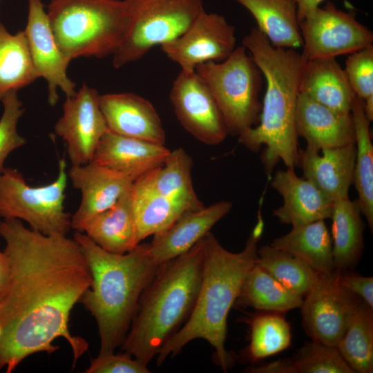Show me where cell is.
Here are the masks:
<instances>
[{
  "label": "cell",
  "instance_id": "cell-14",
  "mask_svg": "<svg viewBox=\"0 0 373 373\" xmlns=\"http://www.w3.org/2000/svg\"><path fill=\"white\" fill-rule=\"evenodd\" d=\"M108 131L99 106V95L86 84L73 96L66 97L63 114L55 125L56 135L66 143L72 165L90 162Z\"/></svg>",
  "mask_w": 373,
  "mask_h": 373
},
{
  "label": "cell",
  "instance_id": "cell-27",
  "mask_svg": "<svg viewBox=\"0 0 373 373\" xmlns=\"http://www.w3.org/2000/svg\"><path fill=\"white\" fill-rule=\"evenodd\" d=\"M191 157L180 147L171 153L162 166L142 176L155 192L169 199L184 211H194L204 206L193 189Z\"/></svg>",
  "mask_w": 373,
  "mask_h": 373
},
{
  "label": "cell",
  "instance_id": "cell-44",
  "mask_svg": "<svg viewBox=\"0 0 373 373\" xmlns=\"http://www.w3.org/2000/svg\"><path fill=\"white\" fill-rule=\"evenodd\" d=\"M1 334H2V329H1V326H0V338H1Z\"/></svg>",
  "mask_w": 373,
  "mask_h": 373
},
{
  "label": "cell",
  "instance_id": "cell-6",
  "mask_svg": "<svg viewBox=\"0 0 373 373\" xmlns=\"http://www.w3.org/2000/svg\"><path fill=\"white\" fill-rule=\"evenodd\" d=\"M47 15L57 44L69 61L113 55L131 21L126 0H52Z\"/></svg>",
  "mask_w": 373,
  "mask_h": 373
},
{
  "label": "cell",
  "instance_id": "cell-17",
  "mask_svg": "<svg viewBox=\"0 0 373 373\" xmlns=\"http://www.w3.org/2000/svg\"><path fill=\"white\" fill-rule=\"evenodd\" d=\"M99 106L110 131L164 145L162 123L149 100L133 93H109L99 95Z\"/></svg>",
  "mask_w": 373,
  "mask_h": 373
},
{
  "label": "cell",
  "instance_id": "cell-12",
  "mask_svg": "<svg viewBox=\"0 0 373 373\" xmlns=\"http://www.w3.org/2000/svg\"><path fill=\"white\" fill-rule=\"evenodd\" d=\"M169 99L177 119L196 140L207 145L222 142L228 135L219 107L195 70H180Z\"/></svg>",
  "mask_w": 373,
  "mask_h": 373
},
{
  "label": "cell",
  "instance_id": "cell-11",
  "mask_svg": "<svg viewBox=\"0 0 373 373\" xmlns=\"http://www.w3.org/2000/svg\"><path fill=\"white\" fill-rule=\"evenodd\" d=\"M339 274H318L303 300V326L312 341L336 347L362 300L344 288Z\"/></svg>",
  "mask_w": 373,
  "mask_h": 373
},
{
  "label": "cell",
  "instance_id": "cell-34",
  "mask_svg": "<svg viewBox=\"0 0 373 373\" xmlns=\"http://www.w3.org/2000/svg\"><path fill=\"white\" fill-rule=\"evenodd\" d=\"M336 348L354 373L373 372V308L363 300Z\"/></svg>",
  "mask_w": 373,
  "mask_h": 373
},
{
  "label": "cell",
  "instance_id": "cell-8",
  "mask_svg": "<svg viewBox=\"0 0 373 373\" xmlns=\"http://www.w3.org/2000/svg\"><path fill=\"white\" fill-rule=\"evenodd\" d=\"M67 180L64 157L57 178L44 186L28 185L21 172L5 167L0 173V218L25 221L45 235H66L71 228V215L64 207Z\"/></svg>",
  "mask_w": 373,
  "mask_h": 373
},
{
  "label": "cell",
  "instance_id": "cell-36",
  "mask_svg": "<svg viewBox=\"0 0 373 373\" xmlns=\"http://www.w3.org/2000/svg\"><path fill=\"white\" fill-rule=\"evenodd\" d=\"M247 355L252 362L274 355L291 344L290 327L280 313L265 312L252 316Z\"/></svg>",
  "mask_w": 373,
  "mask_h": 373
},
{
  "label": "cell",
  "instance_id": "cell-2",
  "mask_svg": "<svg viewBox=\"0 0 373 373\" xmlns=\"http://www.w3.org/2000/svg\"><path fill=\"white\" fill-rule=\"evenodd\" d=\"M265 223L259 214L258 221L238 253L226 249L210 231L204 237L202 277L193 309L183 326L171 337L157 354V365L173 357L190 341L202 338L215 349L218 365L227 372L233 357L225 348L227 322L243 280L258 260V242Z\"/></svg>",
  "mask_w": 373,
  "mask_h": 373
},
{
  "label": "cell",
  "instance_id": "cell-33",
  "mask_svg": "<svg viewBox=\"0 0 373 373\" xmlns=\"http://www.w3.org/2000/svg\"><path fill=\"white\" fill-rule=\"evenodd\" d=\"M252 373H354L336 348L314 341L291 358L249 367Z\"/></svg>",
  "mask_w": 373,
  "mask_h": 373
},
{
  "label": "cell",
  "instance_id": "cell-1",
  "mask_svg": "<svg viewBox=\"0 0 373 373\" xmlns=\"http://www.w3.org/2000/svg\"><path fill=\"white\" fill-rule=\"evenodd\" d=\"M9 277L0 295V370L12 372L24 359L59 349L66 340L73 365L88 350L69 329L71 311L91 285L92 276L77 242L66 235H45L18 219L0 221Z\"/></svg>",
  "mask_w": 373,
  "mask_h": 373
},
{
  "label": "cell",
  "instance_id": "cell-9",
  "mask_svg": "<svg viewBox=\"0 0 373 373\" xmlns=\"http://www.w3.org/2000/svg\"><path fill=\"white\" fill-rule=\"evenodd\" d=\"M131 21L128 33L113 55L120 68L142 58L155 46L181 36L204 10L202 0H126Z\"/></svg>",
  "mask_w": 373,
  "mask_h": 373
},
{
  "label": "cell",
  "instance_id": "cell-41",
  "mask_svg": "<svg viewBox=\"0 0 373 373\" xmlns=\"http://www.w3.org/2000/svg\"><path fill=\"white\" fill-rule=\"evenodd\" d=\"M297 6L298 21H301L310 12L320 6L325 0H294Z\"/></svg>",
  "mask_w": 373,
  "mask_h": 373
},
{
  "label": "cell",
  "instance_id": "cell-24",
  "mask_svg": "<svg viewBox=\"0 0 373 373\" xmlns=\"http://www.w3.org/2000/svg\"><path fill=\"white\" fill-rule=\"evenodd\" d=\"M82 233L111 253L124 254L134 249L140 241L133 209L131 189L111 207L91 219Z\"/></svg>",
  "mask_w": 373,
  "mask_h": 373
},
{
  "label": "cell",
  "instance_id": "cell-19",
  "mask_svg": "<svg viewBox=\"0 0 373 373\" xmlns=\"http://www.w3.org/2000/svg\"><path fill=\"white\" fill-rule=\"evenodd\" d=\"M355 157V144L321 150L307 146L299 149L297 165L302 169L303 178L334 202L349 198Z\"/></svg>",
  "mask_w": 373,
  "mask_h": 373
},
{
  "label": "cell",
  "instance_id": "cell-38",
  "mask_svg": "<svg viewBox=\"0 0 373 373\" xmlns=\"http://www.w3.org/2000/svg\"><path fill=\"white\" fill-rule=\"evenodd\" d=\"M344 70L356 96L373 95V46L350 54Z\"/></svg>",
  "mask_w": 373,
  "mask_h": 373
},
{
  "label": "cell",
  "instance_id": "cell-40",
  "mask_svg": "<svg viewBox=\"0 0 373 373\" xmlns=\"http://www.w3.org/2000/svg\"><path fill=\"white\" fill-rule=\"evenodd\" d=\"M340 284L373 308V278L339 274Z\"/></svg>",
  "mask_w": 373,
  "mask_h": 373
},
{
  "label": "cell",
  "instance_id": "cell-5",
  "mask_svg": "<svg viewBox=\"0 0 373 373\" xmlns=\"http://www.w3.org/2000/svg\"><path fill=\"white\" fill-rule=\"evenodd\" d=\"M204 238L183 254L160 265L142 292L120 347L147 365L186 322L200 287Z\"/></svg>",
  "mask_w": 373,
  "mask_h": 373
},
{
  "label": "cell",
  "instance_id": "cell-42",
  "mask_svg": "<svg viewBox=\"0 0 373 373\" xmlns=\"http://www.w3.org/2000/svg\"><path fill=\"white\" fill-rule=\"evenodd\" d=\"M1 237V235H0ZM9 277V265L7 258L0 249V295L7 285Z\"/></svg>",
  "mask_w": 373,
  "mask_h": 373
},
{
  "label": "cell",
  "instance_id": "cell-26",
  "mask_svg": "<svg viewBox=\"0 0 373 373\" xmlns=\"http://www.w3.org/2000/svg\"><path fill=\"white\" fill-rule=\"evenodd\" d=\"M255 19L257 28L278 48L296 49L303 39L294 0H233Z\"/></svg>",
  "mask_w": 373,
  "mask_h": 373
},
{
  "label": "cell",
  "instance_id": "cell-7",
  "mask_svg": "<svg viewBox=\"0 0 373 373\" xmlns=\"http://www.w3.org/2000/svg\"><path fill=\"white\" fill-rule=\"evenodd\" d=\"M195 70L213 96L228 134L238 137L258 124L262 73L243 46L224 61L204 62Z\"/></svg>",
  "mask_w": 373,
  "mask_h": 373
},
{
  "label": "cell",
  "instance_id": "cell-15",
  "mask_svg": "<svg viewBox=\"0 0 373 373\" xmlns=\"http://www.w3.org/2000/svg\"><path fill=\"white\" fill-rule=\"evenodd\" d=\"M35 69L48 82V101L54 106L59 99L57 88L66 97L73 96L76 84L67 75L69 61L55 41L47 13L41 0H28V16L23 30Z\"/></svg>",
  "mask_w": 373,
  "mask_h": 373
},
{
  "label": "cell",
  "instance_id": "cell-39",
  "mask_svg": "<svg viewBox=\"0 0 373 373\" xmlns=\"http://www.w3.org/2000/svg\"><path fill=\"white\" fill-rule=\"evenodd\" d=\"M86 373H149L147 365L124 352L99 354L91 361Z\"/></svg>",
  "mask_w": 373,
  "mask_h": 373
},
{
  "label": "cell",
  "instance_id": "cell-35",
  "mask_svg": "<svg viewBox=\"0 0 373 373\" xmlns=\"http://www.w3.org/2000/svg\"><path fill=\"white\" fill-rule=\"evenodd\" d=\"M256 263L284 287L303 297L318 277V274L305 262L271 245L258 249Z\"/></svg>",
  "mask_w": 373,
  "mask_h": 373
},
{
  "label": "cell",
  "instance_id": "cell-20",
  "mask_svg": "<svg viewBox=\"0 0 373 373\" xmlns=\"http://www.w3.org/2000/svg\"><path fill=\"white\" fill-rule=\"evenodd\" d=\"M271 186L283 199V204L273 212L280 222L294 227L331 218L334 202L312 182L298 177L294 168L277 171Z\"/></svg>",
  "mask_w": 373,
  "mask_h": 373
},
{
  "label": "cell",
  "instance_id": "cell-37",
  "mask_svg": "<svg viewBox=\"0 0 373 373\" xmlns=\"http://www.w3.org/2000/svg\"><path fill=\"white\" fill-rule=\"evenodd\" d=\"M1 101L3 111L0 119V173L5 168L4 162L8 155L26 143L17 130L19 119L24 111L17 91L8 93Z\"/></svg>",
  "mask_w": 373,
  "mask_h": 373
},
{
  "label": "cell",
  "instance_id": "cell-21",
  "mask_svg": "<svg viewBox=\"0 0 373 373\" xmlns=\"http://www.w3.org/2000/svg\"><path fill=\"white\" fill-rule=\"evenodd\" d=\"M170 153L164 145L122 136L108 130L100 140L91 162L135 180L162 166Z\"/></svg>",
  "mask_w": 373,
  "mask_h": 373
},
{
  "label": "cell",
  "instance_id": "cell-43",
  "mask_svg": "<svg viewBox=\"0 0 373 373\" xmlns=\"http://www.w3.org/2000/svg\"><path fill=\"white\" fill-rule=\"evenodd\" d=\"M365 114L370 122L373 120V95L363 100Z\"/></svg>",
  "mask_w": 373,
  "mask_h": 373
},
{
  "label": "cell",
  "instance_id": "cell-25",
  "mask_svg": "<svg viewBox=\"0 0 373 373\" xmlns=\"http://www.w3.org/2000/svg\"><path fill=\"white\" fill-rule=\"evenodd\" d=\"M357 201L349 198L334 202L331 219L334 271L344 274L358 263L364 249V222Z\"/></svg>",
  "mask_w": 373,
  "mask_h": 373
},
{
  "label": "cell",
  "instance_id": "cell-30",
  "mask_svg": "<svg viewBox=\"0 0 373 373\" xmlns=\"http://www.w3.org/2000/svg\"><path fill=\"white\" fill-rule=\"evenodd\" d=\"M351 114L355 133L356 157L353 184L358 203L369 227L373 229V145L370 122L363 109V100L355 95Z\"/></svg>",
  "mask_w": 373,
  "mask_h": 373
},
{
  "label": "cell",
  "instance_id": "cell-3",
  "mask_svg": "<svg viewBox=\"0 0 373 373\" xmlns=\"http://www.w3.org/2000/svg\"><path fill=\"white\" fill-rule=\"evenodd\" d=\"M242 46L250 52L267 86L258 124L238 136V140L253 152L264 147L260 159L270 178L280 161L287 168L297 166L296 116L305 60L296 49L272 46L256 27L243 37Z\"/></svg>",
  "mask_w": 373,
  "mask_h": 373
},
{
  "label": "cell",
  "instance_id": "cell-10",
  "mask_svg": "<svg viewBox=\"0 0 373 373\" xmlns=\"http://www.w3.org/2000/svg\"><path fill=\"white\" fill-rule=\"evenodd\" d=\"M305 61L336 58L373 46V32L332 2L318 6L299 21Z\"/></svg>",
  "mask_w": 373,
  "mask_h": 373
},
{
  "label": "cell",
  "instance_id": "cell-13",
  "mask_svg": "<svg viewBox=\"0 0 373 373\" xmlns=\"http://www.w3.org/2000/svg\"><path fill=\"white\" fill-rule=\"evenodd\" d=\"M236 42L235 27L222 15L203 10L181 36L160 46L181 70L193 71L202 63L226 59Z\"/></svg>",
  "mask_w": 373,
  "mask_h": 373
},
{
  "label": "cell",
  "instance_id": "cell-18",
  "mask_svg": "<svg viewBox=\"0 0 373 373\" xmlns=\"http://www.w3.org/2000/svg\"><path fill=\"white\" fill-rule=\"evenodd\" d=\"M228 200L184 213L169 228L156 233L148 244L149 254L160 265L191 249L232 209Z\"/></svg>",
  "mask_w": 373,
  "mask_h": 373
},
{
  "label": "cell",
  "instance_id": "cell-29",
  "mask_svg": "<svg viewBox=\"0 0 373 373\" xmlns=\"http://www.w3.org/2000/svg\"><path fill=\"white\" fill-rule=\"evenodd\" d=\"M303 300L256 263L246 274L234 305L281 314L300 307Z\"/></svg>",
  "mask_w": 373,
  "mask_h": 373
},
{
  "label": "cell",
  "instance_id": "cell-16",
  "mask_svg": "<svg viewBox=\"0 0 373 373\" xmlns=\"http://www.w3.org/2000/svg\"><path fill=\"white\" fill-rule=\"evenodd\" d=\"M67 175L73 186L82 193L80 204L71 216V228L79 232H83L91 219L111 207L129 191L135 181L124 173L93 162L72 165Z\"/></svg>",
  "mask_w": 373,
  "mask_h": 373
},
{
  "label": "cell",
  "instance_id": "cell-22",
  "mask_svg": "<svg viewBox=\"0 0 373 373\" xmlns=\"http://www.w3.org/2000/svg\"><path fill=\"white\" fill-rule=\"evenodd\" d=\"M296 127L298 137L318 150L355 144L352 114L334 111L299 93Z\"/></svg>",
  "mask_w": 373,
  "mask_h": 373
},
{
  "label": "cell",
  "instance_id": "cell-23",
  "mask_svg": "<svg viewBox=\"0 0 373 373\" xmlns=\"http://www.w3.org/2000/svg\"><path fill=\"white\" fill-rule=\"evenodd\" d=\"M300 93L340 113H350L355 94L344 69L336 58L305 61L300 75Z\"/></svg>",
  "mask_w": 373,
  "mask_h": 373
},
{
  "label": "cell",
  "instance_id": "cell-4",
  "mask_svg": "<svg viewBox=\"0 0 373 373\" xmlns=\"http://www.w3.org/2000/svg\"><path fill=\"white\" fill-rule=\"evenodd\" d=\"M90 267V287L79 303L95 318L100 339L99 354L115 352L122 344L136 314L140 296L159 265L147 244L124 254L107 251L84 233L75 231Z\"/></svg>",
  "mask_w": 373,
  "mask_h": 373
},
{
  "label": "cell",
  "instance_id": "cell-32",
  "mask_svg": "<svg viewBox=\"0 0 373 373\" xmlns=\"http://www.w3.org/2000/svg\"><path fill=\"white\" fill-rule=\"evenodd\" d=\"M37 78L24 31L12 35L0 22V100Z\"/></svg>",
  "mask_w": 373,
  "mask_h": 373
},
{
  "label": "cell",
  "instance_id": "cell-28",
  "mask_svg": "<svg viewBox=\"0 0 373 373\" xmlns=\"http://www.w3.org/2000/svg\"><path fill=\"white\" fill-rule=\"evenodd\" d=\"M270 245L299 258L318 274L334 271L332 241L323 220L294 226Z\"/></svg>",
  "mask_w": 373,
  "mask_h": 373
},
{
  "label": "cell",
  "instance_id": "cell-31",
  "mask_svg": "<svg viewBox=\"0 0 373 373\" xmlns=\"http://www.w3.org/2000/svg\"><path fill=\"white\" fill-rule=\"evenodd\" d=\"M131 198L140 241L166 229L186 212L155 192L142 175L133 182Z\"/></svg>",
  "mask_w": 373,
  "mask_h": 373
}]
</instances>
